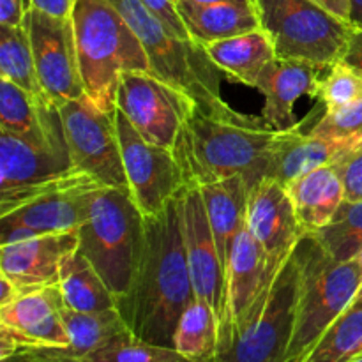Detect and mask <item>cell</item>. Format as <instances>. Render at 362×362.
I'll return each instance as SVG.
<instances>
[{
  "instance_id": "cell-5",
  "label": "cell",
  "mask_w": 362,
  "mask_h": 362,
  "mask_svg": "<svg viewBox=\"0 0 362 362\" xmlns=\"http://www.w3.org/2000/svg\"><path fill=\"white\" fill-rule=\"evenodd\" d=\"M300 278L296 322L285 362H303L329 325L356 300L362 286L359 258L336 260L311 233L299 243Z\"/></svg>"
},
{
  "instance_id": "cell-38",
  "label": "cell",
  "mask_w": 362,
  "mask_h": 362,
  "mask_svg": "<svg viewBox=\"0 0 362 362\" xmlns=\"http://www.w3.org/2000/svg\"><path fill=\"white\" fill-rule=\"evenodd\" d=\"M74 2L76 0H28V7L49 14V16L71 18Z\"/></svg>"
},
{
  "instance_id": "cell-20",
  "label": "cell",
  "mask_w": 362,
  "mask_h": 362,
  "mask_svg": "<svg viewBox=\"0 0 362 362\" xmlns=\"http://www.w3.org/2000/svg\"><path fill=\"white\" fill-rule=\"evenodd\" d=\"M327 67L306 60L276 59L262 74L257 85L265 98L262 119L274 131H288L296 126L293 106L303 95L317 98L322 71Z\"/></svg>"
},
{
  "instance_id": "cell-4",
  "label": "cell",
  "mask_w": 362,
  "mask_h": 362,
  "mask_svg": "<svg viewBox=\"0 0 362 362\" xmlns=\"http://www.w3.org/2000/svg\"><path fill=\"white\" fill-rule=\"evenodd\" d=\"M136 32L148 59V71L182 92L202 113L218 119H243L221 95V71L204 46L180 39L141 0H112Z\"/></svg>"
},
{
  "instance_id": "cell-3",
  "label": "cell",
  "mask_w": 362,
  "mask_h": 362,
  "mask_svg": "<svg viewBox=\"0 0 362 362\" xmlns=\"http://www.w3.org/2000/svg\"><path fill=\"white\" fill-rule=\"evenodd\" d=\"M71 20L85 95L113 113L120 76L148 71L144 45L112 0H76Z\"/></svg>"
},
{
  "instance_id": "cell-22",
  "label": "cell",
  "mask_w": 362,
  "mask_h": 362,
  "mask_svg": "<svg viewBox=\"0 0 362 362\" xmlns=\"http://www.w3.org/2000/svg\"><path fill=\"white\" fill-rule=\"evenodd\" d=\"M177 13L191 41L202 46L260 28L257 11L250 4L177 0Z\"/></svg>"
},
{
  "instance_id": "cell-9",
  "label": "cell",
  "mask_w": 362,
  "mask_h": 362,
  "mask_svg": "<svg viewBox=\"0 0 362 362\" xmlns=\"http://www.w3.org/2000/svg\"><path fill=\"white\" fill-rule=\"evenodd\" d=\"M92 180L74 172L67 145L35 144L0 131V216L52 191Z\"/></svg>"
},
{
  "instance_id": "cell-41",
  "label": "cell",
  "mask_w": 362,
  "mask_h": 362,
  "mask_svg": "<svg viewBox=\"0 0 362 362\" xmlns=\"http://www.w3.org/2000/svg\"><path fill=\"white\" fill-rule=\"evenodd\" d=\"M20 296L16 286L6 278V276H0V306H6L11 300H14Z\"/></svg>"
},
{
  "instance_id": "cell-44",
  "label": "cell",
  "mask_w": 362,
  "mask_h": 362,
  "mask_svg": "<svg viewBox=\"0 0 362 362\" xmlns=\"http://www.w3.org/2000/svg\"><path fill=\"white\" fill-rule=\"evenodd\" d=\"M349 362H362V356L356 357V359H352V361H349Z\"/></svg>"
},
{
  "instance_id": "cell-2",
  "label": "cell",
  "mask_w": 362,
  "mask_h": 362,
  "mask_svg": "<svg viewBox=\"0 0 362 362\" xmlns=\"http://www.w3.org/2000/svg\"><path fill=\"white\" fill-rule=\"evenodd\" d=\"M281 136L283 131L267 127L262 117L218 119L194 106L177 134L172 152L184 187H200L239 175L251 189L267 175Z\"/></svg>"
},
{
  "instance_id": "cell-14",
  "label": "cell",
  "mask_w": 362,
  "mask_h": 362,
  "mask_svg": "<svg viewBox=\"0 0 362 362\" xmlns=\"http://www.w3.org/2000/svg\"><path fill=\"white\" fill-rule=\"evenodd\" d=\"M98 182H83L64 187L21 205L9 214L0 216L2 244L30 239L48 233L78 232L90 214Z\"/></svg>"
},
{
  "instance_id": "cell-1",
  "label": "cell",
  "mask_w": 362,
  "mask_h": 362,
  "mask_svg": "<svg viewBox=\"0 0 362 362\" xmlns=\"http://www.w3.org/2000/svg\"><path fill=\"white\" fill-rule=\"evenodd\" d=\"M180 193L158 214L145 216L144 246L129 290L117 310L138 339L173 349L180 315L197 297L180 225Z\"/></svg>"
},
{
  "instance_id": "cell-43",
  "label": "cell",
  "mask_w": 362,
  "mask_h": 362,
  "mask_svg": "<svg viewBox=\"0 0 362 362\" xmlns=\"http://www.w3.org/2000/svg\"><path fill=\"white\" fill-rule=\"evenodd\" d=\"M193 2H237V4H250V6H253V0H193Z\"/></svg>"
},
{
  "instance_id": "cell-8",
  "label": "cell",
  "mask_w": 362,
  "mask_h": 362,
  "mask_svg": "<svg viewBox=\"0 0 362 362\" xmlns=\"http://www.w3.org/2000/svg\"><path fill=\"white\" fill-rule=\"evenodd\" d=\"M278 59L331 67L343 59L354 27L311 0H253Z\"/></svg>"
},
{
  "instance_id": "cell-35",
  "label": "cell",
  "mask_w": 362,
  "mask_h": 362,
  "mask_svg": "<svg viewBox=\"0 0 362 362\" xmlns=\"http://www.w3.org/2000/svg\"><path fill=\"white\" fill-rule=\"evenodd\" d=\"M345 186V200H362V147L343 156L332 165Z\"/></svg>"
},
{
  "instance_id": "cell-45",
  "label": "cell",
  "mask_w": 362,
  "mask_h": 362,
  "mask_svg": "<svg viewBox=\"0 0 362 362\" xmlns=\"http://www.w3.org/2000/svg\"><path fill=\"white\" fill-rule=\"evenodd\" d=\"M209 362H218V361H216V359H214V361H209Z\"/></svg>"
},
{
  "instance_id": "cell-15",
  "label": "cell",
  "mask_w": 362,
  "mask_h": 362,
  "mask_svg": "<svg viewBox=\"0 0 362 362\" xmlns=\"http://www.w3.org/2000/svg\"><path fill=\"white\" fill-rule=\"evenodd\" d=\"M180 225L194 293L214 310L221 325L225 318L226 272L219 258L218 244L212 235L204 198L198 187L182 189Z\"/></svg>"
},
{
  "instance_id": "cell-19",
  "label": "cell",
  "mask_w": 362,
  "mask_h": 362,
  "mask_svg": "<svg viewBox=\"0 0 362 362\" xmlns=\"http://www.w3.org/2000/svg\"><path fill=\"white\" fill-rule=\"evenodd\" d=\"M276 274H271L267 255L257 239L244 226L232 246L226 265L225 318L219 325V341L239 324ZM219 345V343H218Z\"/></svg>"
},
{
  "instance_id": "cell-11",
  "label": "cell",
  "mask_w": 362,
  "mask_h": 362,
  "mask_svg": "<svg viewBox=\"0 0 362 362\" xmlns=\"http://www.w3.org/2000/svg\"><path fill=\"white\" fill-rule=\"evenodd\" d=\"M194 103L151 71H129L120 76L117 108L152 145L172 148Z\"/></svg>"
},
{
  "instance_id": "cell-40",
  "label": "cell",
  "mask_w": 362,
  "mask_h": 362,
  "mask_svg": "<svg viewBox=\"0 0 362 362\" xmlns=\"http://www.w3.org/2000/svg\"><path fill=\"white\" fill-rule=\"evenodd\" d=\"M311 2H315L317 6L324 7V9H327L329 13H332L334 16L341 18L343 21H346V23H350V2L349 0H311Z\"/></svg>"
},
{
  "instance_id": "cell-10",
  "label": "cell",
  "mask_w": 362,
  "mask_h": 362,
  "mask_svg": "<svg viewBox=\"0 0 362 362\" xmlns=\"http://www.w3.org/2000/svg\"><path fill=\"white\" fill-rule=\"evenodd\" d=\"M71 165L99 186L129 191L113 113L103 112L87 95L59 105Z\"/></svg>"
},
{
  "instance_id": "cell-16",
  "label": "cell",
  "mask_w": 362,
  "mask_h": 362,
  "mask_svg": "<svg viewBox=\"0 0 362 362\" xmlns=\"http://www.w3.org/2000/svg\"><path fill=\"white\" fill-rule=\"evenodd\" d=\"M246 226L264 247L271 274L279 271L297 244L308 235L297 218L286 186L271 177H265L250 189Z\"/></svg>"
},
{
  "instance_id": "cell-17",
  "label": "cell",
  "mask_w": 362,
  "mask_h": 362,
  "mask_svg": "<svg viewBox=\"0 0 362 362\" xmlns=\"http://www.w3.org/2000/svg\"><path fill=\"white\" fill-rule=\"evenodd\" d=\"M78 246V232L48 233L2 244L0 276H6L20 293L59 285L64 262Z\"/></svg>"
},
{
  "instance_id": "cell-21",
  "label": "cell",
  "mask_w": 362,
  "mask_h": 362,
  "mask_svg": "<svg viewBox=\"0 0 362 362\" xmlns=\"http://www.w3.org/2000/svg\"><path fill=\"white\" fill-rule=\"evenodd\" d=\"M361 147L359 140L303 134L297 127L283 131V136L269 163L267 175L286 184L311 170L334 165L349 152Z\"/></svg>"
},
{
  "instance_id": "cell-12",
  "label": "cell",
  "mask_w": 362,
  "mask_h": 362,
  "mask_svg": "<svg viewBox=\"0 0 362 362\" xmlns=\"http://www.w3.org/2000/svg\"><path fill=\"white\" fill-rule=\"evenodd\" d=\"M113 119L131 198L144 216L158 214L184 189L175 156L172 148L148 144L119 108L113 112Z\"/></svg>"
},
{
  "instance_id": "cell-18",
  "label": "cell",
  "mask_w": 362,
  "mask_h": 362,
  "mask_svg": "<svg viewBox=\"0 0 362 362\" xmlns=\"http://www.w3.org/2000/svg\"><path fill=\"white\" fill-rule=\"evenodd\" d=\"M64 306L59 285L30 290L0 306V325L13 334L20 349H67L69 336L62 320Z\"/></svg>"
},
{
  "instance_id": "cell-6",
  "label": "cell",
  "mask_w": 362,
  "mask_h": 362,
  "mask_svg": "<svg viewBox=\"0 0 362 362\" xmlns=\"http://www.w3.org/2000/svg\"><path fill=\"white\" fill-rule=\"evenodd\" d=\"M145 216L129 191L101 187L87 221L78 230V251L92 264L113 296L129 290L144 246Z\"/></svg>"
},
{
  "instance_id": "cell-24",
  "label": "cell",
  "mask_w": 362,
  "mask_h": 362,
  "mask_svg": "<svg viewBox=\"0 0 362 362\" xmlns=\"http://www.w3.org/2000/svg\"><path fill=\"white\" fill-rule=\"evenodd\" d=\"M198 189L204 198L209 225H211L212 235L218 244L219 258L226 272L233 243L240 230L246 226L250 187L243 177L237 175L218 180V182L204 184Z\"/></svg>"
},
{
  "instance_id": "cell-39",
  "label": "cell",
  "mask_w": 362,
  "mask_h": 362,
  "mask_svg": "<svg viewBox=\"0 0 362 362\" xmlns=\"http://www.w3.org/2000/svg\"><path fill=\"white\" fill-rule=\"evenodd\" d=\"M343 62L350 64L356 69L362 71V28H354L349 39V46L343 55Z\"/></svg>"
},
{
  "instance_id": "cell-37",
  "label": "cell",
  "mask_w": 362,
  "mask_h": 362,
  "mask_svg": "<svg viewBox=\"0 0 362 362\" xmlns=\"http://www.w3.org/2000/svg\"><path fill=\"white\" fill-rule=\"evenodd\" d=\"M28 0H0V25L18 27L23 25Z\"/></svg>"
},
{
  "instance_id": "cell-42",
  "label": "cell",
  "mask_w": 362,
  "mask_h": 362,
  "mask_svg": "<svg viewBox=\"0 0 362 362\" xmlns=\"http://www.w3.org/2000/svg\"><path fill=\"white\" fill-rule=\"evenodd\" d=\"M350 2V25L354 28H362V0H349Z\"/></svg>"
},
{
  "instance_id": "cell-31",
  "label": "cell",
  "mask_w": 362,
  "mask_h": 362,
  "mask_svg": "<svg viewBox=\"0 0 362 362\" xmlns=\"http://www.w3.org/2000/svg\"><path fill=\"white\" fill-rule=\"evenodd\" d=\"M311 235L336 260H352L362 250V200H345L329 225Z\"/></svg>"
},
{
  "instance_id": "cell-27",
  "label": "cell",
  "mask_w": 362,
  "mask_h": 362,
  "mask_svg": "<svg viewBox=\"0 0 362 362\" xmlns=\"http://www.w3.org/2000/svg\"><path fill=\"white\" fill-rule=\"evenodd\" d=\"M219 320L205 300L194 297L180 315L173 349L191 362H209L218 356Z\"/></svg>"
},
{
  "instance_id": "cell-30",
  "label": "cell",
  "mask_w": 362,
  "mask_h": 362,
  "mask_svg": "<svg viewBox=\"0 0 362 362\" xmlns=\"http://www.w3.org/2000/svg\"><path fill=\"white\" fill-rule=\"evenodd\" d=\"M0 78L9 80L35 98H46L39 83L34 52L25 25H0Z\"/></svg>"
},
{
  "instance_id": "cell-25",
  "label": "cell",
  "mask_w": 362,
  "mask_h": 362,
  "mask_svg": "<svg viewBox=\"0 0 362 362\" xmlns=\"http://www.w3.org/2000/svg\"><path fill=\"white\" fill-rule=\"evenodd\" d=\"M285 186L297 218L308 233L329 225L339 205L345 202V186L332 165L311 170Z\"/></svg>"
},
{
  "instance_id": "cell-34",
  "label": "cell",
  "mask_w": 362,
  "mask_h": 362,
  "mask_svg": "<svg viewBox=\"0 0 362 362\" xmlns=\"http://www.w3.org/2000/svg\"><path fill=\"white\" fill-rule=\"evenodd\" d=\"M315 136L359 140L362 145V99L334 110H325L310 131Z\"/></svg>"
},
{
  "instance_id": "cell-29",
  "label": "cell",
  "mask_w": 362,
  "mask_h": 362,
  "mask_svg": "<svg viewBox=\"0 0 362 362\" xmlns=\"http://www.w3.org/2000/svg\"><path fill=\"white\" fill-rule=\"evenodd\" d=\"M362 356V299H356L322 334L303 362H349Z\"/></svg>"
},
{
  "instance_id": "cell-13",
  "label": "cell",
  "mask_w": 362,
  "mask_h": 362,
  "mask_svg": "<svg viewBox=\"0 0 362 362\" xmlns=\"http://www.w3.org/2000/svg\"><path fill=\"white\" fill-rule=\"evenodd\" d=\"M34 52L39 83L57 106L85 95L71 18H55L28 7L23 20Z\"/></svg>"
},
{
  "instance_id": "cell-36",
  "label": "cell",
  "mask_w": 362,
  "mask_h": 362,
  "mask_svg": "<svg viewBox=\"0 0 362 362\" xmlns=\"http://www.w3.org/2000/svg\"><path fill=\"white\" fill-rule=\"evenodd\" d=\"M141 2L165 23V27L173 35L180 39H189L186 27H184L179 13H177V0H141Z\"/></svg>"
},
{
  "instance_id": "cell-7",
  "label": "cell",
  "mask_w": 362,
  "mask_h": 362,
  "mask_svg": "<svg viewBox=\"0 0 362 362\" xmlns=\"http://www.w3.org/2000/svg\"><path fill=\"white\" fill-rule=\"evenodd\" d=\"M299 278L300 255L296 247L243 320L219 341L216 361L285 362L296 322Z\"/></svg>"
},
{
  "instance_id": "cell-23",
  "label": "cell",
  "mask_w": 362,
  "mask_h": 362,
  "mask_svg": "<svg viewBox=\"0 0 362 362\" xmlns=\"http://www.w3.org/2000/svg\"><path fill=\"white\" fill-rule=\"evenodd\" d=\"M204 49L221 73L251 88H257L264 71L278 59L271 37L262 28L207 42Z\"/></svg>"
},
{
  "instance_id": "cell-33",
  "label": "cell",
  "mask_w": 362,
  "mask_h": 362,
  "mask_svg": "<svg viewBox=\"0 0 362 362\" xmlns=\"http://www.w3.org/2000/svg\"><path fill=\"white\" fill-rule=\"evenodd\" d=\"M317 99L325 110H334L362 99V71L338 60L322 78Z\"/></svg>"
},
{
  "instance_id": "cell-32",
  "label": "cell",
  "mask_w": 362,
  "mask_h": 362,
  "mask_svg": "<svg viewBox=\"0 0 362 362\" xmlns=\"http://www.w3.org/2000/svg\"><path fill=\"white\" fill-rule=\"evenodd\" d=\"M81 362H191L175 349L152 345L138 339L131 331L122 332L115 339L95 350Z\"/></svg>"
},
{
  "instance_id": "cell-26",
  "label": "cell",
  "mask_w": 362,
  "mask_h": 362,
  "mask_svg": "<svg viewBox=\"0 0 362 362\" xmlns=\"http://www.w3.org/2000/svg\"><path fill=\"white\" fill-rule=\"evenodd\" d=\"M66 308L80 313H101L117 310V297L106 286L90 262L74 251L66 258L59 279Z\"/></svg>"
},
{
  "instance_id": "cell-28",
  "label": "cell",
  "mask_w": 362,
  "mask_h": 362,
  "mask_svg": "<svg viewBox=\"0 0 362 362\" xmlns=\"http://www.w3.org/2000/svg\"><path fill=\"white\" fill-rule=\"evenodd\" d=\"M62 320L69 336V346L66 349L67 356L74 361L90 356L95 350L108 345L112 339L129 331L120 317L119 310L101 311V313H80L69 308H62Z\"/></svg>"
}]
</instances>
